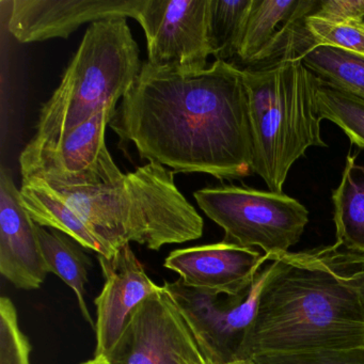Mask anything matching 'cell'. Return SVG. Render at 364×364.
<instances>
[{"instance_id": "obj_1", "label": "cell", "mask_w": 364, "mask_h": 364, "mask_svg": "<svg viewBox=\"0 0 364 364\" xmlns=\"http://www.w3.org/2000/svg\"><path fill=\"white\" fill-rule=\"evenodd\" d=\"M108 127L142 159L174 172L221 181L253 173L248 95L235 63L181 75L144 63Z\"/></svg>"}, {"instance_id": "obj_2", "label": "cell", "mask_w": 364, "mask_h": 364, "mask_svg": "<svg viewBox=\"0 0 364 364\" xmlns=\"http://www.w3.org/2000/svg\"><path fill=\"white\" fill-rule=\"evenodd\" d=\"M364 347V255L338 242L272 259L238 360Z\"/></svg>"}, {"instance_id": "obj_3", "label": "cell", "mask_w": 364, "mask_h": 364, "mask_svg": "<svg viewBox=\"0 0 364 364\" xmlns=\"http://www.w3.org/2000/svg\"><path fill=\"white\" fill-rule=\"evenodd\" d=\"M54 191L114 250L134 242L159 251L203 234V218L161 164L141 166L114 184Z\"/></svg>"}, {"instance_id": "obj_4", "label": "cell", "mask_w": 364, "mask_h": 364, "mask_svg": "<svg viewBox=\"0 0 364 364\" xmlns=\"http://www.w3.org/2000/svg\"><path fill=\"white\" fill-rule=\"evenodd\" d=\"M252 135L253 173L282 193L291 166L321 138L312 73L301 59L242 69Z\"/></svg>"}, {"instance_id": "obj_5", "label": "cell", "mask_w": 364, "mask_h": 364, "mask_svg": "<svg viewBox=\"0 0 364 364\" xmlns=\"http://www.w3.org/2000/svg\"><path fill=\"white\" fill-rule=\"evenodd\" d=\"M127 18L91 23L58 88L42 106L31 144H54L122 100L141 71Z\"/></svg>"}, {"instance_id": "obj_6", "label": "cell", "mask_w": 364, "mask_h": 364, "mask_svg": "<svg viewBox=\"0 0 364 364\" xmlns=\"http://www.w3.org/2000/svg\"><path fill=\"white\" fill-rule=\"evenodd\" d=\"M204 214L223 228V242L259 247L272 261L295 246L309 223V212L284 193L223 185L193 193Z\"/></svg>"}, {"instance_id": "obj_7", "label": "cell", "mask_w": 364, "mask_h": 364, "mask_svg": "<svg viewBox=\"0 0 364 364\" xmlns=\"http://www.w3.org/2000/svg\"><path fill=\"white\" fill-rule=\"evenodd\" d=\"M116 105L95 117L54 144H27L20 155L23 178L44 181L53 189L114 184L124 174L106 146V127Z\"/></svg>"}, {"instance_id": "obj_8", "label": "cell", "mask_w": 364, "mask_h": 364, "mask_svg": "<svg viewBox=\"0 0 364 364\" xmlns=\"http://www.w3.org/2000/svg\"><path fill=\"white\" fill-rule=\"evenodd\" d=\"M267 267L257 274L246 293L228 296L193 289L181 279L164 283L180 312L191 326L210 364L237 361L247 332L257 313L259 291Z\"/></svg>"}, {"instance_id": "obj_9", "label": "cell", "mask_w": 364, "mask_h": 364, "mask_svg": "<svg viewBox=\"0 0 364 364\" xmlns=\"http://www.w3.org/2000/svg\"><path fill=\"white\" fill-rule=\"evenodd\" d=\"M210 0H144L136 21L144 29L148 61L191 75L208 69Z\"/></svg>"}, {"instance_id": "obj_10", "label": "cell", "mask_w": 364, "mask_h": 364, "mask_svg": "<svg viewBox=\"0 0 364 364\" xmlns=\"http://www.w3.org/2000/svg\"><path fill=\"white\" fill-rule=\"evenodd\" d=\"M105 357L110 364H210L164 287L134 313Z\"/></svg>"}, {"instance_id": "obj_11", "label": "cell", "mask_w": 364, "mask_h": 364, "mask_svg": "<svg viewBox=\"0 0 364 364\" xmlns=\"http://www.w3.org/2000/svg\"><path fill=\"white\" fill-rule=\"evenodd\" d=\"M321 0H252L237 60L244 69H261L287 59H300L315 46L306 18Z\"/></svg>"}, {"instance_id": "obj_12", "label": "cell", "mask_w": 364, "mask_h": 364, "mask_svg": "<svg viewBox=\"0 0 364 364\" xmlns=\"http://www.w3.org/2000/svg\"><path fill=\"white\" fill-rule=\"evenodd\" d=\"M144 0H14L8 31L21 43L68 39L86 23L136 20Z\"/></svg>"}, {"instance_id": "obj_13", "label": "cell", "mask_w": 364, "mask_h": 364, "mask_svg": "<svg viewBox=\"0 0 364 364\" xmlns=\"http://www.w3.org/2000/svg\"><path fill=\"white\" fill-rule=\"evenodd\" d=\"M97 259L105 283L95 299V357H105L116 346L134 313L163 287L151 280L131 244L119 248L112 257L97 255Z\"/></svg>"}, {"instance_id": "obj_14", "label": "cell", "mask_w": 364, "mask_h": 364, "mask_svg": "<svg viewBox=\"0 0 364 364\" xmlns=\"http://www.w3.org/2000/svg\"><path fill=\"white\" fill-rule=\"evenodd\" d=\"M268 255L231 242L202 245L172 251L164 267L176 272L193 289L238 296L246 293L261 272Z\"/></svg>"}, {"instance_id": "obj_15", "label": "cell", "mask_w": 364, "mask_h": 364, "mask_svg": "<svg viewBox=\"0 0 364 364\" xmlns=\"http://www.w3.org/2000/svg\"><path fill=\"white\" fill-rule=\"evenodd\" d=\"M37 223L25 210L7 168L0 170V274L21 289L41 287L48 274Z\"/></svg>"}, {"instance_id": "obj_16", "label": "cell", "mask_w": 364, "mask_h": 364, "mask_svg": "<svg viewBox=\"0 0 364 364\" xmlns=\"http://www.w3.org/2000/svg\"><path fill=\"white\" fill-rule=\"evenodd\" d=\"M20 193L25 210L37 225L67 234L97 255L112 257L117 252L100 240L82 216L44 181L23 178Z\"/></svg>"}, {"instance_id": "obj_17", "label": "cell", "mask_w": 364, "mask_h": 364, "mask_svg": "<svg viewBox=\"0 0 364 364\" xmlns=\"http://www.w3.org/2000/svg\"><path fill=\"white\" fill-rule=\"evenodd\" d=\"M349 153L340 185L332 191L336 242L364 255V166Z\"/></svg>"}, {"instance_id": "obj_18", "label": "cell", "mask_w": 364, "mask_h": 364, "mask_svg": "<svg viewBox=\"0 0 364 364\" xmlns=\"http://www.w3.org/2000/svg\"><path fill=\"white\" fill-rule=\"evenodd\" d=\"M37 234L48 272L57 274L73 289L82 316L95 328L86 302L90 259L82 250V246L63 232L37 225Z\"/></svg>"}, {"instance_id": "obj_19", "label": "cell", "mask_w": 364, "mask_h": 364, "mask_svg": "<svg viewBox=\"0 0 364 364\" xmlns=\"http://www.w3.org/2000/svg\"><path fill=\"white\" fill-rule=\"evenodd\" d=\"M317 114L338 125L351 144L364 149V99L312 73Z\"/></svg>"}, {"instance_id": "obj_20", "label": "cell", "mask_w": 364, "mask_h": 364, "mask_svg": "<svg viewBox=\"0 0 364 364\" xmlns=\"http://www.w3.org/2000/svg\"><path fill=\"white\" fill-rule=\"evenodd\" d=\"M300 59L317 77L364 99V55L314 46Z\"/></svg>"}, {"instance_id": "obj_21", "label": "cell", "mask_w": 364, "mask_h": 364, "mask_svg": "<svg viewBox=\"0 0 364 364\" xmlns=\"http://www.w3.org/2000/svg\"><path fill=\"white\" fill-rule=\"evenodd\" d=\"M251 5L252 0H210L208 40L216 61L237 59Z\"/></svg>"}, {"instance_id": "obj_22", "label": "cell", "mask_w": 364, "mask_h": 364, "mask_svg": "<svg viewBox=\"0 0 364 364\" xmlns=\"http://www.w3.org/2000/svg\"><path fill=\"white\" fill-rule=\"evenodd\" d=\"M306 28L315 46L364 55L363 20L330 21L311 14L306 18Z\"/></svg>"}, {"instance_id": "obj_23", "label": "cell", "mask_w": 364, "mask_h": 364, "mask_svg": "<svg viewBox=\"0 0 364 364\" xmlns=\"http://www.w3.org/2000/svg\"><path fill=\"white\" fill-rule=\"evenodd\" d=\"M31 345L18 323V311L9 297L0 299V364H31Z\"/></svg>"}, {"instance_id": "obj_24", "label": "cell", "mask_w": 364, "mask_h": 364, "mask_svg": "<svg viewBox=\"0 0 364 364\" xmlns=\"http://www.w3.org/2000/svg\"><path fill=\"white\" fill-rule=\"evenodd\" d=\"M251 360L255 364H364V347L274 353Z\"/></svg>"}, {"instance_id": "obj_25", "label": "cell", "mask_w": 364, "mask_h": 364, "mask_svg": "<svg viewBox=\"0 0 364 364\" xmlns=\"http://www.w3.org/2000/svg\"><path fill=\"white\" fill-rule=\"evenodd\" d=\"M313 14L330 21L363 20L364 0H321Z\"/></svg>"}, {"instance_id": "obj_26", "label": "cell", "mask_w": 364, "mask_h": 364, "mask_svg": "<svg viewBox=\"0 0 364 364\" xmlns=\"http://www.w3.org/2000/svg\"><path fill=\"white\" fill-rule=\"evenodd\" d=\"M82 364H110L108 361L107 358L101 355V357H93V359L89 360V361L84 362Z\"/></svg>"}, {"instance_id": "obj_27", "label": "cell", "mask_w": 364, "mask_h": 364, "mask_svg": "<svg viewBox=\"0 0 364 364\" xmlns=\"http://www.w3.org/2000/svg\"><path fill=\"white\" fill-rule=\"evenodd\" d=\"M230 364H255L252 360H240V361L232 362Z\"/></svg>"}, {"instance_id": "obj_28", "label": "cell", "mask_w": 364, "mask_h": 364, "mask_svg": "<svg viewBox=\"0 0 364 364\" xmlns=\"http://www.w3.org/2000/svg\"><path fill=\"white\" fill-rule=\"evenodd\" d=\"M363 22H364V18H363Z\"/></svg>"}]
</instances>
